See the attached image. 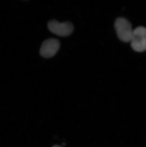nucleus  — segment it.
<instances>
[{
	"instance_id": "1",
	"label": "nucleus",
	"mask_w": 146,
	"mask_h": 147,
	"mask_svg": "<svg viewBox=\"0 0 146 147\" xmlns=\"http://www.w3.org/2000/svg\"><path fill=\"white\" fill-rule=\"evenodd\" d=\"M115 27L117 36L121 41L130 42L133 30L128 20L122 17L117 18L115 22Z\"/></svg>"
},
{
	"instance_id": "2",
	"label": "nucleus",
	"mask_w": 146,
	"mask_h": 147,
	"mask_svg": "<svg viewBox=\"0 0 146 147\" xmlns=\"http://www.w3.org/2000/svg\"><path fill=\"white\" fill-rule=\"evenodd\" d=\"M130 42L135 51L143 52L146 51V28L139 26L134 30Z\"/></svg>"
},
{
	"instance_id": "3",
	"label": "nucleus",
	"mask_w": 146,
	"mask_h": 147,
	"mask_svg": "<svg viewBox=\"0 0 146 147\" xmlns=\"http://www.w3.org/2000/svg\"><path fill=\"white\" fill-rule=\"evenodd\" d=\"M48 27L51 32L62 37L69 36L74 30V26L71 22H59L55 20H51L48 22Z\"/></svg>"
},
{
	"instance_id": "4",
	"label": "nucleus",
	"mask_w": 146,
	"mask_h": 147,
	"mask_svg": "<svg viewBox=\"0 0 146 147\" xmlns=\"http://www.w3.org/2000/svg\"><path fill=\"white\" fill-rule=\"evenodd\" d=\"M60 43L58 40L54 38L47 39L42 44L40 54L46 58H50L55 55L58 51Z\"/></svg>"
},
{
	"instance_id": "5",
	"label": "nucleus",
	"mask_w": 146,
	"mask_h": 147,
	"mask_svg": "<svg viewBox=\"0 0 146 147\" xmlns=\"http://www.w3.org/2000/svg\"><path fill=\"white\" fill-rule=\"evenodd\" d=\"M52 147H62L61 146H58V145H54Z\"/></svg>"
}]
</instances>
